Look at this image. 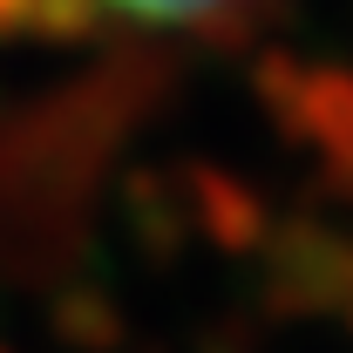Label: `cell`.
<instances>
[{"mask_svg":"<svg viewBox=\"0 0 353 353\" xmlns=\"http://www.w3.org/2000/svg\"><path fill=\"white\" fill-rule=\"evenodd\" d=\"M95 14H116V21H136V28H183V21H204L218 14L224 0H88Z\"/></svg>","mask_w":353,"mask_h":353,"instance_id":"cell-1","label":"cell"}]
</instances>
